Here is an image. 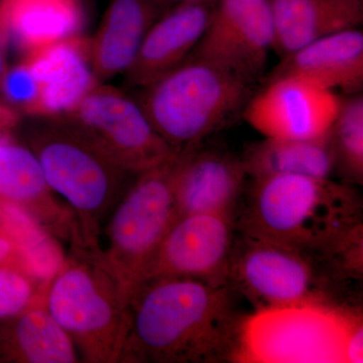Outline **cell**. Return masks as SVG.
<instances>
[{
	"mask_svg": "<svg viewBox=\"0 0 363 363\" xmlns=\"http://www.w3.org/2000/svg\"><path fill=\"white\" fill-rule=\"evenodd\" d=\"M130 328L117 363L234 362L242 320L230 286L154 277L131 295Z\"/></svg>",
	"mask_w": 363,
	"mask_h": 363,
	"instance_id": "obj_1",
	"label": "cell"
},
{
	"mask_svg": "<svg viewBox=\"0 0 363 363\" xmlns=\"http://www.w3.org/2000/svg\"><path fill=\"white\" fill-rule=\"evenodd\" d=\"M252 182L235 219L240 233L318 255L362 223V199L350 184L291 174Z\"/></svg>",
	"mask_w": 363,
	"mask_h": 363,
	"instance_id": "obj_2",
	"label": "cell"
},
{
	"mask_svg": "<svg viewBox=\"0 0 363 363\" xmlns=\"http://www.w3.org/2000/svg\"><path fill=\"white\" fill-rule=\"evenodd\" d=\"M33 118L26 133L28 147L49 187L73 211L77 247L99 250L102 227L135 176L67 117Z\"/></svg>",
	"mask_w": 363,
	"mask_h": 363,
	"instance_id": "obj_3",
	"label": "cell"
},
{
	"mask_svg": "<svg viewBox=\"0 0 363 363\" xmlns=\"http://www.w3.org/2000/svg\"><path fill=\"white\" fill-rule=\"evenodd\" d=\"M234 362L362 363V315L336 303L257 310L242 320Z\"/></svg>",
	"mask_w": 363,
	"mask_h": 363,
	"instance_id": "obj_4",
	"label": "cell"
},
{
	"mask_svg": "<svg viewBox=\"0 0 363 363\" xmlns=\"http://www.w3.org/2000/svg\"><path fill=\"white\" fill-rule=\"evenodd\" d=\"M50 279L45 306L87 363H117L130 328V295L100 250L72 248Z\"/></svg>",
	"mask_w": 363,
	"mask_h": 363,
	"instance_id": "obj_5",
	"label": "cell"
},
{
	"mask_svg": "<svg viewBox=\"0 0 363 363\" xmlns=\"http://www.w3.org/2000/svg\"><path fill=\"white\" fill-rule=\"evenodd\" d=\"M253 87L252 80L190 56L140 89L136 100L157 133L180 152L198 147L242 114Z\"/></svg>",
	"mask_w": 363,
	"mask_h": 363,
	"instance_id": "obj_6",
	"label": "cell"
},
{
	"mask_svg": "<svg viewBox=\"0 0 363 363\" xmlns=\"http://www.w3.org/2000/svg\"><path fill=\"white\" fill-rule=\"evenodd\" d=\"M177 155L135 176L106 222V247L100 248V255L130 298L178 218L174 195Z\"/></svg>",
	"mask_w": 363,
	"mask_h": 363,
	"instance_id": "obj_7",
	"label": "cell"
},
{
	"mask_svg": "<svg viewBox=\"0 0 363 363\" xmlns=\"http://www.w3.org/2000/svg\"><path fill=\"white\" fill-rule=\"evenodd\" d=\"M228 283L252 302L255 311L336 303L331 294L335 283L314 255L247 233L234 238Z\"/></svg>",
	"mask_w": 363,
	"mask_h": 363,
	"instance_id": "obj_8",
	"label": "cell"
},
{
	"mask_svg": "<svg viewBox=\"0 0 363 363\" xmlns=\"http://www.w3.org/2000/svg\"><path fill=\"white\" fill-rule=\"evenodd\" d=\"M63 116L135 176L178 154L155 130L138 100L106 83L95 86L73 111Z\"/></svg>",
	"mask_w": 363,
	"mask_h": 363,
	"instance_id": "obj_9",
	"label": "cell"
},
{
	"mask_svg": "<svg viewBox=\"0 0 363 363\" xmlns=\"http://www.w3.org/2000/svg\"><path fill=\"white\" fill-rule=\"evenodd\" d=\"M341 98L310 79L281 76L253 93L242 116L264 138L314 140L328 135Z\"/></svg>",
	"mask_w": 363,
	"mask_h": 363,
	"instance_id": "obj_10",
	"label": "cell"
},
{
	"mask_svg": "<svg viewBox=\"0 0 363 363\" xmlns=\"http://www.w3.org/2000/svg\"><path fill=\"white\" fill-rule=\"evenodd\" d=\"M274 35L271 0H215L206 30L190 56L255 82L266 67Z\"/></svg>",
	"mask_w": 363,
	"mask_h": 363,
	"instance_id": "obj_11",
	"label": "cell"
},
{
	"mask_svg": "<svg viewBox=\"0 0 363 363\" xmlns=\"http://www.w3.org/2000/svg\"><path fill=\"white\" fill-rule=\"evenodd\" d=\"M235 219L222 214L178 217L164 236L145 279L183 277L210 285L229 286Z\"/></svg>",
	"mask_w": 363,
	"mask_h": 363,
	"instance_id": "obj_12",
	"label": "cell"
},
{
	"mask_svg": "<svg viewBox=\"0 0 363 363\" xmlns=\"http://www.w3.org/2000/svg\"><path fill=\"white\" fill-rule=\"evenodd\" d=\"M247 174L241 157L200 145L177 155L174 195L178 217L222 214L236 217Z\"/></svg>",
	"mask_w": 363,
	"mask_h": 363,
	"instance_id": "obj_13",
	"label": "cell"
},
{
	"mask_svg": "<svg viewBox=\"0 0 363 363\" xmlns=\"http://www.w3.org/2000/svg\"><path fill=\"white\" fill-rule=\"evenodd\" d=\"M0 203L20 208L52 236L78 245L73 211L57 199L32 150L13 140L0 143Z\"/></svg>",
	"mask_w": 363,
	"mask_h": 363,
	"instance_id": "obj_14",
	"label": "cell"
},
{
	"mask_svg": "<svg viewBox=\"0 0 363 363\" xmlns=\"http://www.w3.org/2000/svg\"><path fill=\"white\" fill-rule=\"evenodd\" d=\"M213 6L179 4L164 11L147 30L124 73L126 84L143 89L183 64L202 39Z\"/></svg>",
	"mask_w": 363,
	"mask_h": 363,
	"instance_id": "obj_15",
	"label": "cell"
},
{
	"mask_svg": "<svg viewBox=\"0 0 363 363\" xmlns=\"http://www.w3.org/2000/svg\"><path fill=\"white\" fill-rule=\"evenodd\" d=\"M23 57L30 61L39 85V108L35 117L70 113L99 84L93 70L90 40L82 35Z\"/></svg>",
	"mask_w": 363,
	"mask_h": 363,
	"instance_id": "obj_16",
	"label": "cell"
},
{
	"mask_svg": "<svg viewBox=\"0 0 363 363\" xmlns=\"http://www.w3.org/2000/svg\"><path fill=\"white\" fill-rule=\"evenodd\" d=\"M296 75L345 95L363 88V33L359 28L331 33L281 58L271 77Z\"/></svg>",
	"mask_w": 363,
	"mask_h": 363,
	"instance_id": "obj_17",
	"label": "cell"
},
{
	"mask_svg": "<svg viewBox=\"0 0 363 363\" xmlns=\"http://www.w3.org/2000/svg\"><path fill=\"white\" fill-rule=\"evenodd\" d=\"M162 13L155 0H109L99 28L89 39L99 84L128 71L147 30Z\"/></svg>",
	"mask_w": 363,
	"mask_h": 363,
	"instance_id": "obj_18",
	"label": "cell"
},
{
	"mask_svg": "<svg viewBox=\"0 0 363 363\" xmlns=\"http://www.w3.org/2000/svg\"><path fill=\"white\" fill-rule=\"evenodd\" d=\"M272 50L281 58L331 33L359 28L362 0H271Z\"/></svg>",
	"mask_w": 363,
	"mask_h": 363,
	"instance_id": "obj_19",
	"label": "cell"
},
{
	"mask_svg": "<svg viewBox=\"0 0 363 363\" xmlns=\"http://www.w3.org/2000/svg\"><path fill=\"white\" fill-rule=\"evenodd\" d=\"M84 16L79 0H0V26L7 45L23 56L81 35Z\"/></svg>",
	"mask_w": 363,
	"mask_h": 363,
	"instance_id": "obj_20",
	"label": "cell"
},
{
	"mask_svg": "<svg viewBox=\"0 0 363 363\" xmlns=\"http://www.w3.org/2000/svg\"><path fill=\"white\" fill-rule=\"evenodd\" d=\"M68 334L48 311L45 300L0 321V362L77 363Z\"/></svg>",
	"mask_w": 363,
	"mask_h": 363,
	"instance_id": "obj_21",
	"label": "cell"
},
{
	"mask_svg": "<svg viewBox=\"0 0 363 363\" xmlns=\"http://www.w3.org/2000/svg\"><path fill=\"white\" fill-rule=\"evenodd\" d=\"M241 160L252 179L285 174L331 179L335 173L329 133L314 140L264 138L248 145Z\"/></svg>",
	"mask_w": 363,
	"mask_h": 363,
	"instance_id": "obj_22",
	"label": "cell"
},
{
	"mask_svg": "<svg viewBox=\"0 0 363 363\" xmlns=\"http://www.w3.org/2000/svg\"><path fill=\"white\" fill-rule=\"evenodd\" d=\"M335 160V173L345 183L363 182V96L362 93L341 98L340 108L329 131Z\"/></svg>",
	"mask_w": 363,
	"mask_h": 363,
	"instance_id": "obj_23",
	"label": "cell"
},
{
	"mask_svg": "<svg viewBox=\"0 0 363 363\" xmlns=\"http://www.w3.org/2000/svg\"><path fill=\"white\" fill-rule=\"evenodd\" d=\"M49 281L21 264L0 267V321L45 300Z\"/></svg>",
	"mask_w": 363,
	"mask_h": 363,
	"instance_id": "obj_24",
	"label": "cell"
},
{
	"mask_svg": "<svg viewBox=\"0 0 363 363\" xmlns=\"http://www.w3.org/2000/svg\"><path fill=\"white\" fill-rule=\"evenodd\" d=\"M0 91L9 106L14 111L33 117L38 116L39 85L33 67L26 57L16 65L7 67L0 82Z\"/></svg>",
	"mask_w": 363,
	"mask_h": 363,
	"instance_id": "obj_25",
	"label": "cell"
},
{
	"mask_svg": "<svg viewBox=\"0 0 363 363\" xmlns=\"http://www.w3.org/2000/svg\"><path fill=\"white\" fill-rule=\"evenodd\" d=\"M9 264H21L32 272L26 262L20 240L6 223L0 221V267Z\"/></svg>",
	"mask_w": 363,
	"mask_h": 363,
	"instance_id": "obj_26",
	"label": "cell"
},
{
	"mask_svg": "<svg viewBox=\"0 0 363 363\" xmlns=\"http://www.w3.org/2000/svg\"><path fill=\"white\" fill-rule=\"evenodd\" d=\"M162 11H169L172 7L186 4H214L215 0H155Z\"/></svg>",
	"mask_w": 363,
	"mask_h": 363,
	"instance_id": "obj_27",
	"label": "cell"
},
{
	"mask_svg": "<svg viewBox=\"0 0 363 363\" xmlns=\"http://www.w3.org/2000/svg\"><path fill=\"white\" fill-rule=\"evenodd\" d=\"M6 49V35H4V30H2L1 26H0V82H1L2 77H4V73H6L7 69Z\"/></svg>",
	"mask_w": 363,
	"mask_h": 363,
	"instance_id": "obj_28",
	"label": "cell"
},
{
	"mask_svg": "<svg viewBox=\"0 0 363 363\" xmlns=\"http://www.w3.org/2000/svg\"><path fill=\"white\" fill-rule=\"evenodd\" d=\"M79 1H80V0H79Z\"/></svg>",
	"mask_w": 363,
	"mask_h": 363,
	"instance_id": "obj_29",
	"label": "cell"
}]
</instances>
